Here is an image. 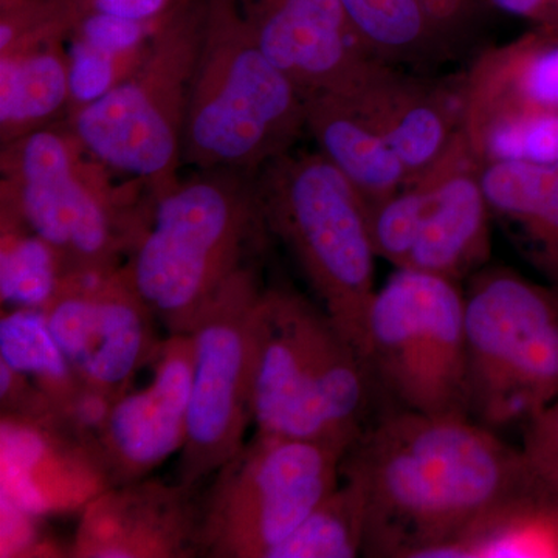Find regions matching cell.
Masks as SVG:
<instances>
[{
  "instance_id": "obj_1",
  "label": "cell",
  "mask_w": 558,
  "mask_h": 558,
  "mask_svg": "<svg viewBox=\"0 0 558 558\" xmlns=\"http://www.w3.org/2000/svg\"><path fill=\"white\" fill-rule=\"evenodd\" d=\"M341 478L366 501L363 554L444 558L486 513L531 486L520 449L468 416L402 409L363 429Z\"/></svg>"
},
{
  "instance_id": "obj_2",
  "label": "cell",
  "mask_w": 558,
  "mask_h": 558,
  "mask_svg": "<svg viewBox=\"0 0 558 558\" xmlns=\"http://www.w3.org/2000/svg\"><path fill=\"white\" fill-rule=\"evenodd\" d=\"M376 381L325 307L286 288L263 289L253 315L256 432L349 447L368 427Z\"/></svg>"
},
{
  "instance_id": "obj_3",
  "label": "cell",
  "mask_w": 558,
  "mask_h": 558,
  "mask_svg": "<svg viewBox=\"0 0 558 558\" xmlns=\"http://www.w3.org/2000/svg\"><path fill=\"white\" fill-rule=\"evenodd\" d=\"M270 236L256 175L197 171L154 197L124 269L168 333H190L219 289Z\"/></svg>"
},
{
  "instance_id": "obj_4",
  "label": "cell",
  "mask_w": 558,
  "mask_h": 558,
  "mask_svg": "<svg viewBox=\"0 0 558 558\" xmlns=\"http://www.w3.org/2000/svg\"><path fill=\"white\" fill-rule=\"evenodd\" d=\"M2 216L46 241L62 277L123 266L148 223L154 197L138 180L116 183L65 126L2 146Z\"/></svg>"
},
{
  "instance_id": "obj_5",
  "label": "cell",
  "mask_w": 558,
  "mask_h": 558,
  "mask_svg": "<svg viewBox=\"0 0 558 558\" xmlns=\"http://www.w3.org/2000/svg\"><path fill=\"white\" fill-rule=\"evenodd\" d=\"M306 131V95L264 53L230 0H213L191 86L183 161L256 175Z\"/></svg>"
},
{
  "instance_id": "obj_6",
  "label": "cell",
  "mask_w": 558,
  "mask_h": 558,
  "mask_svg": "<svg viewBox=\"0 0 558 558\" xmlns=\"http://www.w3.org/2000/svg\"><path fill=\"white\" fill-rule=\"evenodd\" d=\"M256 186L270 236L292 253L322 306L368 365V315L377 290L368 204L319 150H290L256 174Z\"/></svg>"
},
{
  "instance_id": "obj_7",
  "label": "cell",
  "mask_w": 558,
  "mask_h": 558,
  "mask_svg": "<svg viewBox=\"0 0 558 558\" xmlns=\"http://www.w3.org/2000/svg\"><path fill=\"white\" fill-rule=\"evenodd\" d=\"M204 16L182 11L157 24L137 68L100 100L73 112L68 126L110 171L159 197L179 182L191 86Z\"/></svg>"
},
{
  "instance_id": "obj_8",
  "label": "cell",
  "mask_w": 558,
  "mask_h": 558,
  "mask_svg": "<svg viewBox=\"0 0 558 558\" xmlns=\"http://www.w3.org/2000/svg\"><path fill=\"white\" fill-rule=\"evenodd\" d=\"M469 417L526 424L558 399V289L483 267L464 292Z\"/></svg>"
},
{
  "instance_id": "obj_9",
  "label": "cell",
  "mask_w": 558,
  "mask_h": 558,
  "mask_svg": "<svg viewBox=\"0 0 558 558\" xmlns=\"http://www.w3.org/2000/svg\"><path fill=\"white\" fill-rule=\"evenodd\" d=\"M344 451L256 432L201 497V557L267 558L340 486Z\"/></svg>"
},
{
  "instance_id": "obj_10",
  "label": "cell",
  "mask_w": 558,
  "mask_h": 558,
  "mask_svg": "<svg viewBox=\"0 0 558 558\" xmlns=\"http://www.w3.org/2000/svg\"><path fill=\"white\" fill-rule=\"evenodd\" d=\"M368 366L402 409L468 416L464 292L459 282L396 269L368 315Z\"/></svg>"
},
{
  "instance_id": "obj_11",
  "label": "cell",
  "mask_w": 558,
  "mask_h": 558,
  "mask_svg": "<svg viewBox=\"0 0 558 558\" xmlns=\"http://www.w3.org/2000/svg\"><path fill=\"white\" fill-rule=\"evenodd\" d=\"M263 284L255 260L213 296L191 329L189 435L178 481L201 486L244 446L252 414V328Z\"/></svg>"
},
{
  "instance_id": "obj_12",
  "label": "cell",
  "mask_w": 558,
  "mask_h": 558,
  "mask_svg": "<svg viewBox=\"0 0 558 558\" xmlns=\"http://www.w3.org/2000/svg\"><path fill=\"white\" fill-rule=\"evenodd\" d=\"M459 89L462 138L480 167L558 160V28L481 51Z\"/></svg>"
},
{
  "instance_id": "obj_13",
  "label": "cell",
  "mask_w": 558,
  "mask_h": 558,
  "mask_svg": "<svg viewBox=\"0 0 558 558\" xmlns=\"http://www.w3.org/2000/svg\"><path fill=\"white\" fill-rule=\"evenodd\" d=\"M46 312L54 339L84 387L116 402L161 341L157 318L140 299L124 266L106 274L62 277Z\"/></svg>"
},
{
  "instance_id": "obj_14",
  "label": "cell",
  "mask_w": 558,
  "mask_h": 558,
  "mask_svg": "<svg viewBox=\"0 0 558 558\" xmlns=\"http://www.w3.org/2000/svg\"><path fill=\"white\" fill-rule=\"evenodd\" d=\"M326 94L371 145L407 171L410 183L436 167L461 137L459 80L447 86L374 60L347 86Z\"/></svg>"
},
{
  "instance_id": "obj_15",
  "label": "cell",
  "mask_w": 558,
  "mask_h": 558,
  "mask_svg": "<svg viewBox=\"0 0 558 558\" xmlns=\"http://www.w3.org/2000/svg\"><path fill=\"white\" fill-rule=\"evenodd\" d=\"M153 363L148 387L120 396L98 429L94 462L106 487L146 478L185 446L193 381L190 333H170Z\"/></svg>"
},
{
  "instance_id": "obj_16",
  "label": "cell",
  "mask_w": 558,
  "mask_h": 558,
  "mask_svg": "<svg viewBox=\"0 0 558 558\" xmlns=\"http://www.w3.org/2000/svg\"><path fill=\"white\" fill-rule=\"evenodd\" d=\"M199 486L138 480L106 487L87 502L70 557L199 556Z\"/></svg>"
},
{
  "instance_id": "obj_17",
  "label": "cell",
  "mask_w": 558,
  "mask_h": 558,
  "mask_svg": "<svg viewBox=\"0 0 558 558\" xmlns=\"http://www.w3.org/2000/svg\"><path fill=\"white\" fill-rule=\"evenodd\" d=\"M410 185L417 199L418 230L403 269L459 282L486 267L492 209L480 163L462 134L436 167Z\"/></svg>"
},
{
  "instance_id": "obj_18",
  "label": "cell",
  "mask_w": 558,
  "mask_h": 558,
  "mask_svg": "<svg viewBox=\"0 0 558 558\" xmlns=\"http://www.w3.org/2000/svg\"><path fill=\"white\" fill-rule=\"evenodd\" d=\"M244 7L242 20L260 49L306 98L341 89L376 60L340 0H244Z\"/></svg>"
},
{
  "instance_id": "obj_19",
  "label": "cell",
  "mask_w": 558,
  "mask_h": 558,
  "mask_svg": "<svg viewBox=\"0 0 558 558\" xmlns=\"http://www.w3.org/2000/svg\"><path fill=\"white\" fill-rule=\"evenodd\" d=\"M492 216L508 223L526 258L558 289V160L481 167Z\"/></svg>"
},
{
  "instance_id": "obj_20",
  "label": "cell",
  "mask_w": 558,
  "mask_h": 558,
  "mask_svg": "<svg viewBox=\"0 0 558 558\" xmlns=\"http://www.w3.org/2000/svg\"><path fill=\"white\" fill-rule=\"evenodd\" d=\"M371 57L400 69L449 60L459 0H340Z\"/></svg>"
},
{
  "instance_id": "obj_21",
  "label": "cell",
  "mask_w": 558,
  "mask_h": 558,
  "mask_svg": "<svg viewBox=\"0 0 558 558\" xmlns=\"http://www.w3.org/2000/svg\"><path fill=\"white\" fill-rule=\"evenodd\" d=\"M0 362L27 377L50 399L72 435L89 427L102 409L105 399L76 376L44 311L13 310L3 315Z\"/></svg>"
},
{
  "instance_id": "obj_22",
  "label": "cell",
  "mask_w": 558,
  "mask_h": 558,
  "mask_svg": "<svg viewBox=\"0 0 558 558\" xmlns=\"http://www.w3.org/2000/svg\"><path fill=\"white\" fill-rule=\"evenodd\" d=\"M69 53L61 43L0 57L2 146L69 117Z\"/></svg>"
},
{
  "instance_id": "obj_23",
  "label": "cell",
  "mask_w": 558,
  "mask_h": 558,
  "mask_svg": "<svg viewBox=\"0 0 558 558\" xmlns=\"http://www.w3.org/2000/svg\"><path fill=\"white\" fill-rule=\"evenodd\" d=\"M558 557V502L534 484L486 513L444 558Z\"/></svg>"
},
{
  "instance_id": "obj_24",
  "label": "cell",
  "mask_w": 558,
  "mask_h": 558,
  "mask_svg": "<svg viewBox=\"0 0 558 558\" xmlns=\"http://www.w3.org/2000/svg\"><path fill=\"white\" fill-rule=\"evenodd\" d=\"M365 535V495L357 483L343 480L267 558L357 557Z\"/></svg>"
},
{
  "instance_id": "obj_25",
  "label": "cell",
  "mask_w": 558,
  "mask_h": 558,
  "mask_svg": "<svg viewBox=\"0 0 558 558\" xmlns=\"http://www.w3.org/2000/svg\"><path fill=\"white\" fill-rule=\"evenodd\" d=\"M62 281L58 256L17 220L2 216L0 296L13 310L46 311Z\"/></svg>"
},
{
  "instance_id": "obj_26",
  "label": "cell",
  "mask_w": 558,
  "mask_h": 558,
  "mask_svg": "<svg viewBox=\"0 0 558 558\" xmlns=\"http://www.w3.org/2000/svg\"><path fill=\"white\" fill-rule=\"evenodd\" d=\"M69 53L70 110H76L100 100L117 84L131 75L140 61L116 57L95 49L84 40L72 38ZM68 117V119H69Z\"/></svg>"
},
{
  "instance_id": "obj_27",
  "label": "cell",
  "mask_w": 558,
  "mask_h": 558,
  "mask_svg": "<svg viewBox=\"0 0 558 558\" xmlns=\"http://www.w3.org/2000/svg\"><path fill=\"white\" fill-rule=\"evenodd\" d=\"M520 453L532 484L558 502V399L524 424Z\"/></svg>"
},
{
  "instance_id": "obj_28",
  "label": "cell",
  "mask_w": 558,
  "mask_h": 558,
  "mask_svg": "<svg viewBox=\"0 0 558 558\" xmlns=\"http://www.w3.org/2000/svg\"><path fill=\"white\" fill-rule=\"evenodd\" d=\"M168 0H86L84 11L87 14L102 13L126 20L150 22L160 16Z\"/></svg>"
},
{
  "instance_id": "obj_29",
  "label": "cell",
  "mask_w": 558,
  "mask_h": 558,
  "mask_svg": "<svg viewBox=\"0 0 558 558\" xmlns=\"http://www.w3.org/2000/svg\"><path fill=\"white\" fill-rule=\"evenodd\" d=\"M512 16L532 21L535 27L558 28V0H490Z\"/></svg>"
}]
</instances>
